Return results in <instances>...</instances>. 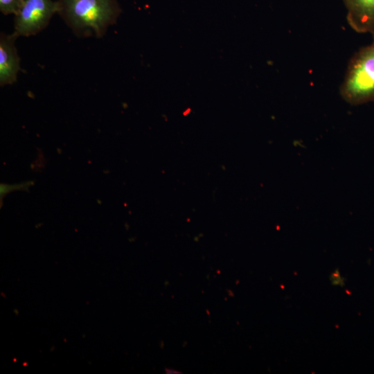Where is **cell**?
<instances>
[{
  "label": "cell",
  "instance_id": "obj_1",
  "mask_svg": "<svg viewBox=\"0 0 374 374\" xmlns=\"http://www.w3.org/2000/svg\"><path fill=\"white\" fill-rule=\"evenodd\" d=\"M58 12L75 31L93 30L103 36L114 24L121 9L117 0H57Z\"/></svg>",
  "mask_w": 374,
  "mask_h": 374
},
{
  "label": "cell",
  "instance_id": "obj_2",
  "mask_svg": "<svg viewBox=\"0 0 374 374\" xmlns=\"http://www.w3.org/2000/svg\"><path fill=\"white\" fill-rule=\"evenodd\" d=\"M340 94L354 105L374 100V42L360 48L350 59Z\"/></svg>",
  "mask_w": 374,
  "mask_h": 374
},
{
  "label": "cell",
  "instance_id": "obj_3",
  "mask_svg": "<svg viewBox=\"0 0 374 374\" xmlns=\"http://www.w3.org/2000/svg\"><path fill=\"white\" fill-rule=\"evenodd\" d=\"M58 12L57 2L53 0H24L15 15L14 34L30 36L44 29L54 14Z\"/></svg>",
  "mask_w": 374,
  "mask_h": 374
},
{
  "label": "cell",
  "instance_id": "obj_4",
  "mask_svg": "<svg viewBox=\"0 0 374 374\" xmlns=\"http://www.w3.org/2000/svg\"><path fill=\"white\" fill-rule=\"evenodd\" d=\"M350 28L359 33L374 35V0H343Z\"/></svg>",
  "mask_w": 374,
  "mask_h": 374
},
{
  "label": "cell",
  "instance_id": "obj_5",
  "mask_svg": "<svg viewBox=\"0 0 374 374\" xmlns=\"http://www.w3.org/2000/svg\"><path fill=\"white\" fill-rule=\"evenodd\" d=\"M17 37L2 33L0 37V84H10L17 80L20 71L19 57L15 46Z\"/></svg>",
  "mask_w": 374,
  "mask_h": 374
},
{
  "label": "cell",
  "instance_id": "obj_6",
  "mask_svg": "<svg viewBox=\"0 0 374 374\" xmlns=\"http://www.w3.org/2000/svg\"><path fill=\"white\" fill-rule=\"evenodd\" d=\"M24 0H0V10L3 15H14L22 6Z\"/></svg>",
  "mask_w": 374,
  "mask_h": 374
},
{
  "label": "cell",
  "instance_id": "obj_7",
  "mask_svg": "<svg viewBox=\"0 0 374 374\" xmlns=\"http://www.w3.org/2000/svg\"><path fill=\"white\" fill-rule=\"evenodd\" d=\"M330 278L333 285L344 286V278L340 275L338 269L331 274Z\"/></svg>",
  "mask_w": 374,
  "mask_h": 374
}]
</instances>
